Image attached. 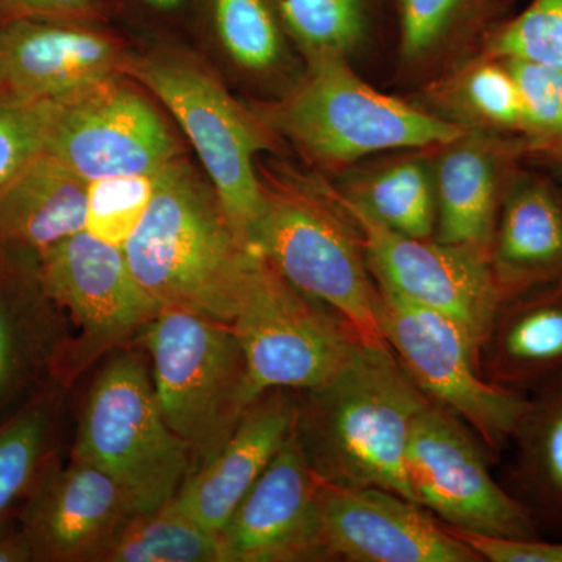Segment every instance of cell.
I'll use <instances>...</instances> for the list:
<instances>
[{
    "mask_svg": "<svg viewBox=\"0 0 562 562\" xmlns=\"http://www.w3.org/2000/svg\"><path fill=\"white\" fill-rule=\"evenodd\" d=\"M308 77L261 120L303 150L330 162H349L390 149L450 146L469 132L362 81L342 55H314Z\"/></svg>",
    "mask_w": 562,
    "mask_h": 562,
    "instance_id": "obj_6",
    "label": "cell"
},
{
    "mask_svg": "<svg viewBox=\"0 0 562 562\" xmlns=\"http://www.w3.org/2000/svg\"><path fill=\"white\" fill-rule=\"evenodd\" d=\"M69 457L113 476L139 513L173 501L194 461L162 416L146 351L132 344L103 358L81 401Z\"/></svg>",
    "mask_w": 562,
    "mask_h": 562,
    "instance_id": "obj_3",
    "label": "cell"
},
{
    "mask_svg": "<svg viewBox=\"0 0 562 562\" xmlns=\"http://www.w3.org/2000/svg\"><path fill=\"white\" fill-rule=\"evenodd\" d=\"M41 280L66 325L57 382L69 391L88 369L132 346L162 306L133 276L124 249L80 232L38 255Z\"/></svg>",
    "mask_w": 562,
    "mask_h": 562,
    "instance_id": "obj_7",
    "label": "cell"
},
{
    "mask_svg": "<svg viewBox=\"0 0 562 562\" xmlns=\"http://www.w3.org/2000/svg\"><path fill=\"white\" fill-rule=\"evenodd\" d=\"M127 74L171 111L198 150L222 209L247 241L265 202L255 157L271 147L268 125L260 116H251L220 81L190 61L150 57L131 61Z\"/></svg>",
    "mask_w": 562,
    "mask_h": 562,
    "instance_id": "obj_9",
    "label": "cell"
},
{
    "mask_svg": "<svg viewBox=\"0 0 562 562\" xmlns=\"http://www.w3.org/2000/svg\"><path fill=\"white\" fill-rule=\"evenodd\" d=\"M353 222L376 283L454 322L479 351L503 301L490 254L476 247L390 231L347 195L331 191Z\"/></svg>",
    "mask_w": 562,
    "mask_h": 562,
    "instance_id": "obj_12",
    "label": "cell"
},
{
    "mask_svg": "<svg viewBox=\"0 0 562 562\" xmlns=\"http://www.w3.org/2000/svg\"><path fill=\"white\" fill-rule=\"evenodd\" d=\"M321 484L292 431L222 528L224 561H324Z\"/></svg>",
    "mask_w": 562,
    "mask_h": 562,
    "instance_id": "obj_15",
    "label": "cell"
},
{
    "mask_svg": "<svg viewBox=\"0 0 562 562\" xmlns=\"http://www.w3.org/2000/svg\"><path fill=\"white\" fill-rule=\"evenodd\" d=\"M66 394L55 384L0 424V524L21 513L60 461Z\"/></svg>",
    "mask_w": 562,
    "mask_h": 562,
    "instance_id": "obj_25",
    "label": "cell"
},
{
    "mask_svg": "<svg viewBox=\"0 0 562 562\" xmlns=\"http://www.w3.org/2000/svg\"><path fill=\"white\" fill-rule=\"evenodd\" d=\"M308 57L346 55L366 29L362 0H272Z\"/></svg>",
    "mask_w": 562,
    "mask_h": 562,
    "instance_id": "obj_28",
    "label": "cell"
},
{
    "mask_svg": "<svg viewBox=\"0 0 562 562\" xmlns=\"http://www.w3.org/2000/svg\"><path fill=\"white\" fill-rule=\"evenodd\" d=\"M491 453L475 432L428 398L414 422L406 479L413 501L453 530L502 538H542L522 503L492 475Z\"/></svg>",
    "mask_w": 562,
    "mask_h": 562,
    "instance_id": "obj_11",
    "label": "cell"
},
{
    "mask_svg": "<svg viewBox=\"0 0 562 562\" xmlns=\"http://www.w3.org/2000/svg\"><path fill=\"white\" fill-rule=\"evenodd\" d=\"M297 408L299 392L261 394L220 452L188 476L169 505L221 535L247 492L291 438Z\"/></svg>",
    "mask_w": 562,
    "mask_h": 562,
    "instance_id": "obj_19",
    "label": "cell"
},
{
    "mask_svg": "<svg viewBox=\"0 0 562 562\" xmlns=\"http://www.w3.org/2000/svg\"><path fill=\"white\" fill-rule=\"evenodd\" d=\"M462 0H401V40L405 57L417 58L438 44Z\"/></svg>",
    "mask_w": 562,
    "mask_h": 562,
    "instance_id": "obj_35",
    "label": "cell"
},
{
    "mask_svg": "<svg viewBox=\"0 0 562 562\" xmlns=\"http://www.w3.org/2000/svg\"><path fill=\"white\" fill-rule=\"evenodd\" d=\"M46 154L88 183L157 173L179 160V147L158 111L121 79L63 102Z\"/></svg>",
    "mask_w": 562,
    "mask_h": 562,
    "instance_id": "obj_13",
    "label": "cell"
},
{
    "mask_svg": "<svg viewBox=\"0 0 562 562\" xmlns=\"http://www.w3.org/2000/svg\"><path fill=\"white\" fill-rule=\"evenodd\" d=\"M162 416L187 442L198 471L238 427L251 397L247 362L232 325L161 308L139 333Z\"/></svg>",
    "mask_w": 562,
    "mask_h": 562,
    "instance_id": "obj_5",
    "label": "cell"
},
{
    "mask_svg": "<svg viewBox=\"0 0 562 562\" xmlns=\"http://www.w3.org/2000/svg\"><path fill=\"white\" fill-rule=\"evenodd\" d=\"M506 490L528 513L539 531L562 539V375L527 395L509 446Z\"/></svg>",
    "mask_w": 562,
    "mask_h": 562,
    "instance_id": "obj_23",
    "label": "cell"
},
{
    "mask_svg": "<svg viewBox=\"0 0 562 562\" xmlns=\"http://www.w3.org/2000/svg\"><path fill=\"white\" fill-rule=\"evenodd\" d=\"M464 94L471 109L483 120L525 131L522 98L505 61L475 66L465 79Z\"/></svg>",
    "mask_w": 562,
    "mask_h": 562,
    "instance_id": "obj_34",
    "label": "cell"
},
{
    "mask_svg": "<svg viewBox=\"0 0 562 562\" xmlns=\"http://www.w3.org/2000/svg\"><path fill=\"white\" fill-rule=\"evenodd\" d=\"M88 181L43 154L0 190V247L41 255L85 231Z\"/></svg>",
    "mask_w": 562,
    "mask_h": 562,
    "instance_id": "obj_22",
    "label": "cell"
},
{
    "mask_svg": "<svg viewBox=\"0 0 562 562\" xmlns=\"http://www.w3.org/2000/svg\"><path fill=\"white\" fill-rule=\"evenodd\" d=\"M490 50L497 58L539 63L562 74V0H531L492 36Z\"/></svg>",
    "mask_w": 562,
    "mask_h": 562,
    "instance_id": "obj_32",
    "label": "cell"
},
{
    "mask_svg": "<svg viewBox=\"0 0 562 562\" xmlns=\"http://www.w3.org/2000/svg\"><path fill=\"white\" fill-rule=\"evenodd\" d=\"M150 5L158 7V9H173L179 5L181 0H146Z\"/></svg>",
    "mask_w": 562,
    "mask_h": 562,
    "instance_id": "obj_39",
    "label": "cell"
},
{
    "mask_svg": "<svg viewBox=\"0 0 562 562\" xmlns=\"http://www.w3.org/2000/svg\"><path fill=\"white\" fill-rule=\"evenodd\" d=\"M480 368L487 382L520 394L562 375V277L503 299Z\"/></svg>",
    "mask_w": 562,
    "mask_h": 562,
    "instance_id": "obj_20",
    "label": "cell"
},
{
    "mask_svg": "<svg viewBox=\"0 0 562 562\" xmlns=\"http://www.w3.org/2000/svg\"><path fill=\"white\" fill-rule=\"evenodd\" d=\"M157 177L158 172L90 181L85 232L99 241L124 249L149 210Z\"/></svg>",
    "mask_w": 562,
    "mask_h": 562,
    "instance_id": "obj_29",
    "label": "cell"
},
{
    "mask_svg": "<svg viewBox=\"0 0 562 562\" xmlns=\"http://www.w3.org/2000/svg\"><path fill=\"white\" fill-rule=\"evenodd\" d=\"M20 16L36 20L72 21L87 16L94 9V0H9Z\"/></svg>",
    "mask_w": 562,
    "mask_h": 562,
    "instance_id": "obj_37",
    "label": "cell"
},
{
    "mask_svg": "<svg viewBox=\"0 0 562 562\" xmlns=\"http://www.w3.org/2000/svg\"><path fill=\"white\" fill-rule=\"evenodd\" d=\"M347 198L392 232L412 238L435 235V181L419 162L391 166Z\"/></svg>",
    "mask_w": 562,
    "mask_h": 562,
    "instance_id": "obj_27",
    "label": "cell"
},
{
    "mask_svg": "<svg viewBox=\"0 0 562 562\" xmlns=\"http://www.w3.org/2000/svg\"><path fill=\"white\" fill-rule=\"evenodd\" d=\"M124 254L162 308L228 325L265 261L235 231L213 188L180 160L158 172L149 210Z\"/></svg>",
    "mask_w": 562,
    "mask_h": 562,
    "instance_id": "obj_1",
    "label": "cell"
},
{
    "mask_svg": "<svg viewBox=\"0 0 562 562\" xmlns=\"http://www.w3.org/2000/svg\"><path fill=\"white\" fill-rule=\"evenodd\" d=\"M99 562H225L221 535L171 505L138 513L109 543Z\"/></svg>",
    "mask_w": 562,
    "mask_h": 562,
    "instance_id": "obj_26",
    "label": "cell"
},
{
    "mask_svg": "<svg viewBox=\"0 0 562 562\" xmlns=\"http://www.w3.org/2000/svg\"><path fill=\"white\" fill-rule=\"evenodd\" d=\"M436 225L432 238L490 254L498 216L497 171L491 154L468 143L450 144L435 179Z\"/></svg>",
    "mask_w": 562,
    "mask_h": 562,
    "instance_id": "obj_24",
    "label": "cell"
},
{
    "mask_svg": "<svg viewBox=\"0 0 562 562\" xmlns=\"http://www.w3.org/2000/svg\"><path fill=\"white\" fill-rule=\"evenodd\" d=\"M65 346V319L41 280L38 255L0 247V424L58 384Z\"/></svg>",
    "mask_w": 562,
    "mask_h": 562,
    "instance_id": "obj_18",
    "label": "cell"
},
{
    "mask_svg": "<svg viewBox=\"0 0 562 562\" xmlns=\"http://www.w3.org/2000/svg\"><path fill=\"white\" fill-rule=\"evenodd\" d=\"M449 528V527H447ZM482 562H562V539H514L449 528Z\"/></svg>",
    "mask_w": 562,
    "mask_h": 562,
    "instance_id": "obj_36",
    "label": "cell"
},
{
    "mask_svg": "<svg viewBox=\"0 0 562 562\" xmlns=\"http://www.w3.org/2000/svg\"><path fill=\"white\" fill-rule=\"evenodd\" d=\"M61 103L0 94V190L46 154Z\"/></svg>",
    "mask_w": 562,
    "mask_h": 562,
    "instance_id": "obj_31",
    "label": "cell"
},
{
    "mask_svg": "<svg viewBox=\"0 0 562 562\" xmlns=\"http://www.w3.org/2000/svg\"><path fill=\"white\" fill-rule=\"evenodd\" d=\"M116 41L70 21L18 16L0 24V94L68 102L127 74Z\"/></svg>",
    "mask_w": 562,
    "mask_h": 562,
    "instance_id": "obj_16",
    "label": "cell"
},
{
    "mask_svg": "<svg viewBox=\"0 0 562 562\" xmlns=\"http://www.w3.org/2000/svg\"><path fill=\"white\" fill-rule=\"evenodd\" d=\"M113 476L87 461H58L22 506L20 520L35 562H99L138 514Z\"/></svg>",
    "mask_w": 562,
    "mask_h": 562,
    "instance_id": "obj_17",
    "label": "cell"
},
{
    "mask_svg": "<svg viewBox=\"0 0 562 562\" xmlns=\"http://www.w3.org/2000/svg\"><path fill=\"white\" fill-rule=\"evenodd\" d=\"M427 401L387 347L362 342L328 382L299 392L294 435L322 482L414 502L406 452Z\"/></svg>",
    "mask_w": 562,
    "mask_h": 562,
    "instance_id": "obj_2",
    "label": "cell"
},
{
    "mask_svg": "<svg viewBox=\"0 0 562 562\" xmlns=\"http://www.w3.org/2000/svg\"><path fill=\"white\" fill-rule=\"evenodd\" d=\"M0 562H35L31 539L22 528L20 514L0 524Z\"/></svg>",
    "mask_w": 562,
    "mask_h": 562,
    "instance_id": "obj_38",
    "label": "cell"
},
{
    "mask_svg": "<svg viewBox=\"0 0 562 562\" xmlns=\"http://www.w3.org/2000/svg\"><path fill=\"white\" fill-rule=\"evenodd\" d=\"M217 35L228 55L250 70L279 60L281 40L265 0H213Z\"/></svg>",
    "mask_w": 562,
    "mask_h": 562,
    "instance_id": "obj_30",
    "label": "cell"
},
{
    "mask_svg": "<svg viewBox=\"0 0 562 562\" xmlns=\"http://www.w3.org/2000/svg\"><path fill=\"white\" fill-rule=\"evenodd\" d=\"M324 561L482 562L420 505L382 487L322 482Z\"/></svg>",
    "mask_w": 562,
    "mask_h": 562,
    "instance_id": "obj_14",
    "label": "cell"
},
{
    "mask_svg": "<svg viewBox=\"0 0 562 562\" xmlns=\"http://www.w3.org/2000/svg\"><path fill=\"white\" fill-rule=\"evenodd\" d=\"M490 260L502 297L562 277V199L541 181H520L498 210Z\"/></svg>",
    "mask_w": 562,
    "mask_h": 562,
    "instance_id": "obj_21",
    "label": "cell"
},
{
    "mask_svg": "<svg viewBox=\"0 0 562 562\" xmlns=\"http://www.w3.org/2000/svg\"><path fill=\"white\" fill-rule=\"evenodd\" d=\"M247 243L292 286L346 321L362 342L387 347L380 328V291L360 233L331 190L303 184L265 188Z\"/></svg>",
    "mask_w": 562,
    "mask_h": 562,
    "instance_id": "obj_4",
    "label": "cell"
},
{
    "mask_svg": "<svg viewBox=\"0 0 562 562\" xmlns=\"http://www.w3.org/2000/svg\"><path fill=\"white\" fill-rule=\"evenodd\" d=\"M512 70L519 87L525 132L562 140V74L519 58H498Z\"/></svg>",
    "mask_w": 562,
    "mask_h": 562,
    "instance_id": "obj_33",
    "label": "cell"
},
{
    "mask_svg": "<svg viewBox=\"0 0 562 562\" xmlns=\"http://www.w3.org/2000/svg\"><path fill=\"white\" fill-rule=\"evenodd\" d=\"M232 327L241 342L254 398L272 390L321 386L362 344L346 321L292 286L266 258Z\"/></svg>",
    "mask_w": 562,
    "mask_h": 562,
    "instance_id": "obj_10",
    "label": "cell"
},
{
    "mask_svg": "<svg viewBox=\"0 0 562 562\" xmlns=\"http://www.w3.org/2000/svg\"><path fill=\"white\" fill-rule=\"evenodd\" d=\"M376 286L384 342L417 390L460 417L491 454L508 449L528 394L487 382L479 351L454 322Z\"/></svg>",
    "mask_w": 562,
    "mask_h": 562,
    "instance_id": "obj_8",
    "label": "cell"
}]
</instances>
